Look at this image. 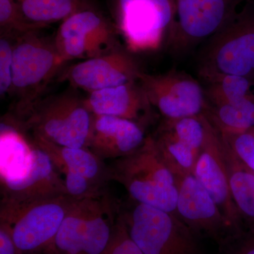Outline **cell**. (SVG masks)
<instances>
[{
    "instance_id": "cell-1",
    "label": "cell",
    "mask_w": 254,
    "mask_h": 254,
    "mask_svg": "<svg viewBox=\"0 0 254 254\" xmlns=\"http://www.w3.org/2000/svg\"><path fill=\"white\" fill-rule=\"evenodd\" d=\"M1 199L28 201L67 195L61 175L12 117L1 124Z\"/></svg>"
},
{
    "instance_id": "cell-2",
    "label": "cell",
    "mask_w": 254,
    "mask_h": 254,
    "mask_svg": "<svg viewBox=\"0 0 254 254\" xmlns=\"http://www.w3.org/2000/svg\"><path fill=\"white\" fill-rule=\"evenodd\" d=\"M39 31V30H38ZM38 31L28 32L15 38L13 48L12 87L14 113L23 120L43 99V94L66 63L50 41Z\"/></svg>"
},
{
    "instance_id": "cell-3",
    "label": "cell",
    "mask_w": 254,
    "mask_h": 254,
    "mask_svg": "<svg viewBox=\"0 0 254 254\" xmlns=\"http://www.w3.org/2000/svg\"><path fill=\"white\" fill-rule=\"evenodd\" d=\"M110 171L111 180L121 184L133 201L177 215L176 180L152 134L136 151L117 159Z\"/></svg>"
},
{
    "instance_id": "cell-4",
    "label": "cell",
    "mask_w": 254,
    "mask_h": 254,
    "mask_svg": "<svg viewBox=\"0 0 254 254\" xmlns=\"http://www.w3.org/2000/svg\"><path fill=\"white\" fill-rule=\"evenodd\" d=\"M76 199L66 194L28 201L1 199L0 223L9 229L19 254H44Z\"/></svg>"
},
{
    "instance_id": "cell-5",
    "label": "cell",
    "mask_w": 254,
    "mask_h": 254,
    "mask_svg": "<svg viewBox=\"0 0 254 254\" xmlns=\"http://www.w3.org/2000/svg\"><path fill=\"white\" fill-rule=\"evenodd\" d=\"M198 74L202 81L237 75L254 78V4L247 3L200 50Z\"/></svg>"
},
{
    "instance_id": "cell-6",
    "label": "cell",
    "mask_w": 254,
    "mask_h": 254,
    "mask_svg": "<svg viewBox=\"0 0 254 254\" xmlns=\"http://www.w3.org/2000/svg\"><path fill=\"white\" fill-rule=\"evenodd\" d=\"M92 120L83 98L64 92L43 98L26 118L16 121L28 134L61 146L87 148Z\"/></svg>"
},
{
    "instance_id": "cell-7",
    "label": "cell",
    "mask_w": 254,
    "mask_h": 254,
    "mask_svg": "<svg viewBox=\"0 0 254 254\" xmlns=\"http://www.w3.org/2000/svg\"><path fill=\"white\" fill-rule=\"evenodd\" d=\"M114 18L132 54L168 48L175 25V0H114Z\"/></svg>"
},
{
    "instance_id": "cell-8",
    "label": "cell",
    "mask_w": 254,
    "mask_h": 254,
    "mask_svg": "<svg viewBox=\"0 0 254 254\" xmlns=\"http://www.w3.org/2000/svg\"><path fill=\"white\" fill-rule=\"evenodd\" d=\"M122 214L143 254H203L200 240L175 214L135 201Z\"/></svg>"
},
{
    "instance_id": "cell-9",
    "label": "cell",
    "mask_w": 254,
    "mask_h": 254,
    "mask_svg": "<svg viewBox=\"0 0 254 254\" xmlns=\"http://www.w3.org/2000/svg\"><path fill=\"white\" fill-rule=\"evenodd\" d=\"M113 23L88 6L64 20L54 38L65 61L86 60L108 54L124 46Z\"/></svg>"
},
{
    "instance_id": "cell-10",
    "label": "cell",
    "mask_w": 254,
    "mask_h": 254,
    "mask_svg": "<svg viewBox=\"0 0 254 254\" xmlns=\"http://www.w3.org/2000/svg\"><path fill=\"white\" fill-rule=\"evenodd\" d=\"M243 0H175V21L168 48L185 54L205 43L235 17Z\"/></svg>"
},
{
    "instance_id": "cell-11",
    "label": "cell",
    "mask_w": 254,
    "mask_h": 254,
    "mask_svg": "<svg viewBox=\"0 0 254 254\" xmlns=\"http://www.w3.org/2000/svg\"><path fill=\"white\" fill-rule=\"evenodd\" d=\"M138 81L150 104L163 119L198 116L208 108L203 84L183 71L172 69L160 74L141 71Z\"/></svg>"
},
{
    "instance_id": "cell-12",
    "label": "cell",
    "mask_w": 254,
    "mask_h": 254,
    "mask_svg": "<svg viewBox=\"0 0 254 254\" xmlns=\"http://www.w3.org/2000/svg\"><path fill=\"white\" fill-rule=\"evenodd\" d=\"M205 114L179 119H162L152 136L160 156L175 178L193 175L206 134Z\"/></svg>"
},
{
    "instance_id": "cell-13",
    "label": "cell",
    "mask_w": 254,
    "mask_h": 254,
    "mask_svg": "<svg viewBox=\"0 0 254 254\" xmlns=\"http://www.w3.org/2000/svg\"><path fill=\"white\" fill-rule=\"evenodd\" d=\"M177 188L176 213L198 237L218 245L234 234L228 220L215 200L193 175L175 178Z\"/></svg>"
},
{
    "instance_id": "cell-14",
    "label": "cell",
    "mask_w": 254,
    "mask_h": 254,
    "mask_svg": "<svg viewBox=\"0 0 254 254\" xmlns=\"http://www.w3.org/2000/svg\"><path fill=\"white\" fill-rule=\"evenodd\" d=\"M141 71L133 54L123 46L108 54L71 65L59 78L90 93L138 81Z\"/></svg>"
},
{
    "instance_id": "cell-15",
    "label": "cell",
    "mask_w": 254,
    "mask_h": 254,
    "mask_svg": "<svg viewBox=\"0 0 254 254\" xmlns=\"http://www.w3.org/2000/svg\"><path fill=\"white\" fill-rule=\"evenodd\" d=\"M193 175L211 195L228 220L234 233L243 230V222L230 191L221 133L209 120Z\"/></svg>"
},
{
    "instance_id": "cell-16",
    "label": "cell",
    "mask_w": 254,
    "mask_h": 254,
    "mask_svg": "<svg viewBox=\"0 0 254 254\" xmlns=\"http://www.w3.org/2000/svg\"><path fill=\"white\" fill-rule=\"evenodd\" d=\"M83 103L93 115L125 119L144 128L158 117L138 80L92 92L83 98Z\"/></svg>"
},
{
    "instance_id": "cell-17",
    "label": "cell",
    "mask_w": 254,
    "mask_h": 254,
    "mask_svg": "<svg viewBox=\"0 0 254 254\" xmlns=\"http://www.w3.org/2000/svg\"><path fill=\"white\" fill-rule=\"evenodd\" d=\"M145 128L125 119L93 115L87 148L102 160L131 154L144 143Z\"/></svg>"
},
{
    "instance_id": "cell-18",
    "label": "cell",
    "mask_w": 254,
    "mask_h": 254,
    "mask_svg": "<svg viewBox=\"0 0 254 254\" xmlns=\"http://www.w3.org/2000/svg\"><path fill=\"white\" fill-rule=\"evenodd\" d=\"M28 135L35 144L48 155L58 171L66 169L101 186H106L107 182L111 180L110 168L88 148L61 146L41 137Z\"/></svg>"
},
{
    "instance_id": "cell-19",
    "label": "cell",
    "mask_w": 254,
    "mask_h": 254,
    "mask_svg": "<svg viewBox=\"0 0 254 254\" xmlns=\"http://www.w3.org/2000/svg\"><path fill=\"white\" fill-rule=\"evenodd\" d=\"M92 197L74 200L44 254H102L86 232V215Z\"/></svg>"
},
{
    "instance_id": "cell-20",
    "label": "cell",
    "mask_w": 254,
    "mask_h": 254,
    "mask_svg": "<svg viewBox=\"0 0 254 254\" xmlns=\"http://www.w3.org/2000/svg\"><path fill=\"white\" fill-rule=\"evenodd\" d=\"M222 149L232 199L244 228H252L254 227V172L230 149L223 138Z\"/></svg>"
},
{
    "instance_id": "cell-21",
    "label": "cell",
    "mask_w": 254,
    "mask_h": 254,
    "mask_svg": "<svg viewBox=\"0 0 254 254\" xmlns=\"http://www.w3.org/2000/svg\"><path fill=\"white\" fill-rule=\"evenodd\" d=\"M23 18L38 28L63 21L87 6L84 0H16Z\"/></svg>"
},
{
    "instance_id": "cell-22",
    "label": "cell",
    "mask_w": 254,
    "mask_h": 254,
    "mask_svg": "<svg viewBox=\"0 0 254 254\" xmlns=\"http://www.w3.org/2000/svg\"><path fill=\"white\" fill-rule=\"evenodd\" d=\"M203 86L208 108L234 104L254 98V78L252 77L222 75L203 81Z\"/></svg>"
},
{
    "instance_id": "cell-23",
    "label": "cell",
    "mask_w": 254,
    "mask_h": 254,
    "mask_svg": "<svg viewBox=\"0 0 254 254\" xmlns=\"http://www.w3.org/2000/svg\"><path fill=\"white\" fill-rule=\"evenodd\" d=\"M205 115L220 132L249 131L254 128V98L208 107Z\"/></svg>"
},
{
    "instance_id": "cell-24",
    "label": "cell",
    "mask_w": 254,
    "mask_h": 254,
    "mask_svg": "<svg viewBox=\"0 0 254 254\" xmlns=\"http://www.w3.org/2000/svg\"><path fill=\"white\" fill-rule=\"evenodd\" d=\"M23 18L16 0H0V30L1 36L16 38L28 32L38 31Z\"/></svg>"
},
{
    "instance_id": "cell-25",
    "label": "cell",
    "mask_w": 254,
    "mask_h": 254,
    "mask_svg": "<svg viewBox=\"0 0 254 254\" xmlns=\"http://www.w3.org/2000/svg\"><path fill=\"white\" fill-rule=\"evenodd\" d=\"M220 133L230 149L248 168L254 172V133L251 131L220 132Z\"/></svg>"
},
{
    "instance_id": "cell-26",
    "label": "cell",
    "mask_w": 254,
    "mask_h": 254,
    "mask_svg": "<svg viewBox=\"0 0 254 254\" xmlns=\"http://www.w3.org/2000/svg\"><path fill=\"white\" fill-rule=\"evenodd\" d=\"M102 254H143L128 234L122 210L117 219L109 245Z\"/></svg>"
},
{
    "instance_id": "cell-27",
    "label": "cell",
    "mask_w": 254,
    "mask_h": 254,
    "mask_svg": "<svg viewBox=\"0 0 254 254\" xmlns=\"http://www.w3.org/2000/svg\"><path fill=\"white\" fill-rule=\"evenodd\" d=\"M14 38H0V95L1 98L10 94L12 87L13 48Z\"/></svg>"
},
{
    "instance_id": "cell-28",
    "label": "cell",
    "mask_w": 254,
    "mask_h": 254,
    "mask_svg": "<svg viewBox=\"0 0 254 254\" xmlns=\"http://www.w3.org/2000/svg\"><path fill=\"white\" fill-rule=\"evenodd\" d=\"M218 246L219 254H254V227L228 235Z\"/></svg>"
},
{
    "instance_id": "cell-29",
    "label": "cell",
    "mask_w": 254,
    "mask_h": 254,
    "mask_svg": "<svg viewBox=\"0 0 254 254\" xmlns=\"http://www.w3.org/2000/svg\"><path fill=\"white\" fill-rule=\"evenodd\" d=\"M0 254H19L9 228L0 223Z\"/></svg>"
},
{
    "instance_id": "cell-30",
    "label": "cell",
    "mask_w": 254,
    "mask_h": 254,
    "mask_svg": "<svg viewBox=\"0 0 254 254\" xmlns=\"http://www.w3.org/2000/svg\"><path fill=\"white\" fill-rule=\"evenodd\" d=\"M251 131H252V133H253L254 135V129L251 130Z\"/></svg>"
}]
</instances>
